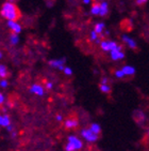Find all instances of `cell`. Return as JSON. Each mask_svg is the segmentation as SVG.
I'll list each match as a JSON object with an SVG mask.
<instances>
[{
  "label": "cell",
  "mask_w": 149,
  "mask_h": 151,
  "mask_svg": "<svg viewBox=\"0 0 149 151\" xmlns=\"http://www.w3.org/2000/svg\"><path fill=\"white\" fill-rule=\"evenodd\" d=\"M0 14L3 18H6L8 20H18L21 17V12H20L17 4H15L9 0L1 6Z\"/></svg>",
  "instance_id": "cell-1"
},
{
  "label": "cell",
  "mask_w": 149,
  "mask_h": 151,
  "mask_svg": "<svg viewBox=\"0 0 149 151\" xmlns=\"http://www.w3.org/2000/svg\"><path fill=\"white\" fill-rule=\"evenodd\" d=\"M82 142H81L78 137L76 136H69L68 137V142L67 145L65 146V150L66 151H76V150H80L82 148Z\"/></svg>",
  "instance_id": "cell-2"
},
{
  "label": "cell",
  "mask_w": 149,
  "mask_h": 151,
  "mask_svg": "<svg viewBox=\"0 0 149 151\" xmlns=\"http://www.w3.org/2000/svg\"><path fill=\"white\" fill-rule=\"evenodd\" d=\"M100 47L103 52H112L113 50L117 48L118 44L114 41H109V40H101L100 42Z\"/></svg>",
  "instance_id": "cell-3"
},
{
  "label": "cell",
  "mask_w": 149,
  "mask_h": 151,
  "mask_svg": "<svg viewBox=\"0 0 149 151\" xmlns=\"http://www.w3.org/2000/svg\"><path fill=\"white\" fill-rule=\"evenodd\" d=\"M81 134H82V136L89 142H94L98 139V135L95 134L91 129H84V130L81 131Z\"/></svg>",
  "instance_id": "cell-4"
},
{
  "label": "cell",
  "mask_w": 149,
  "mask_h": 151,
  "mask_svg": "<svg viewBox=\"0 0 149 151\" xmlns=\"http://www.w3.org/2000/svg\"><path fill=\"white\" fill-rule=\"evenodd\" d=\"M110 52H111V58L113 60H121V59H123V57H125V54H123V50H121V45H118L117 48H115V50H113Z\"/></svg>",
  "instance_id": "cell-5"
},
{
  "label": "cell",
  "mask_w": 149,
  "mask_h": 151,
  "mask_svg": "<svg viewBox=\"0 0 149 151\" xmlns=\"http://www.w3.org/2000/svg\"><path fill=\"white\" fill-rule=\"evenodd\" d=\"M65 58H62V59H55V60H50L49 61V65L52 68H55V69H59V70L63 71L65 65Z\"/></svg>",
  "instance_id": "cell-6"
},
{
  "label": "cell",
  "mask_w": 149,
  "mask_h": 151,
  "mask_svg": "<svg viewBox=\"0 0 149 151\" xmlns=\"http://www.w3.org/2000/svg\"><path fill=\"white\" fill-rule=\"evenodd\" d=\"M6 25L11 29V31L14 32V33H17L18 35V33L21 32V26L17 23V20H8Z\"/></svg>",
  "instance_id": "cell-7"
},
{
  "label": "cell",
  "mask_w": 149,
  "mask_h": 151,
  "mask_svg": "<svg viewBox=\"0 0 149 151\" xmlns=\"http://www.w3.org/2000/svg\"><path fill=\"white\" fill-rule=\"evenodd\" d=\"M30 92L34 93V94H36V96H44L45 91H44V87L42 86V85L34 84L33 86H31V88H30Z\"/></svg>",
  "instance_id": "cell-8"
},
{
  "label": "cell",
  "mask_w": 149,
  "mask_h": 151,
  "mask_svg": "<svg viewBox=\"0 0 149 151\" xmlns=\"http://www.w3.org/2000/svg\"><path fill=\"white\" fill-rule=\"evenodd\" d=\"M64 127H65L66 129H68V130L77 128V127H78V120H77V118L72 117V118H69V119L65 120V122H64Z\"/></svg>",
  "instance_id": "cell-9"
},
{
  "label": "cell",
  "mask_w": 149,
  "mask_h": 151,
  "mask_svg": "<svg viewBox=\"0 0 149 151\" xmlns=\"http://www.w3.org/2000/svg\"><path fill=\"white\" fill-rule=\"evenodd\" d=\"M108 13H109V4H108L106 0H103V1L100 2V13H99V16L104 17V16L108 15Z\"/></svg>",
  "instance_id": "cell-10"
},
{
  "label": "cell",
  "mask_w": 149,
  "mask_h": 151,
  "mask_svg": "<svg viewBox=\"0 0 149 151\" xmlns=\"http://www.w3.org/2000/svg\"><path fill=\"white\" fill-rule=\"evenodd\" d=\"M121 39H123V43H126L130 48H132V50H135V48H136V42H135L133 39H131L130 37H127V35H123Z\"/></svg>",
  "instance_id": "cell-11"
},
{
  "label": "cell",
  "mask_w": 149,
  "mask_h": 151,
  "mask_svg": "<svg viewBox=\"0 0 149 151\" xmlns=\"http://www.w3.org/2000/svg\"><path fill=\"white\" fill-rule=\"evenodd\" d=\"M99 13H100V2L95 1L91 6V14L95 15V16H99Z\"/></svg>",
  "instance_id": "cell-12"
},
{
  "label": "cell",
  "mask_w": 149,
  "mask_h": 151,
  "mask_svg": "<svg viewBox=\"0 0 149 151\" xmlns=\"http://www.w3.org/2000/svg\"><path fill=\"white\" fill-rule=\"evenodd\" d=\"M121 70L125 73V75H128V76L134 75V73H135V69L133 67H131V65H125Z\"/></svg>",
  "instance_id": "cell-13"
},
{
  "label": "cell",
  "mask_w": 149,
  "mask_h": 151,
  "mask_svg": "<svg viewBox=\"0 0 149 151\" xmlns=\"http://www.w3.org/2000/svg\"><path fill=\"white\" fill-rule=\"evenodd\" d=\"M0 125L2 127H8L10 125V118L6 115H0Z\"/></svg>",
  "instance_id": "cell-14"
},
{
  "label": "cell",
  "mask_w": 149,
  "mask_h": 151,
  "mask_svg": "<svg viewBox=\"0 0 149 151\" xmlns=\"http://www.w3.org/2000/svg\"><path fill=\"white\" fill-rule=\"evenodd\" d=\"M104 28H106V25H104V23H97L96 25H95L94 30L97 32L98 35H102V32H103V30H104Z\"/></svg>",
  "instance_id": "cell-15"
},
{
  "label": "cell",
  "mask_w": 149,
  "mask_h": 151,
  "mask_svg": "<svg viewBox=\"0 0 149 151\" xmlns=\"http://www.w3.org/2000/svg\"><path fill=\"white\" fill-rule=\"evenodd\" d=\"M9 75V72H8V68L3 64H0V77L1 78H6Z\"/></svg>",
  "instance_id": "cell-16"
},
{
  "label": "cell",
  "mask_w": 149,
  "mask_h": 151,
  "mask_svg": "<svg viewBox=\"0 0 149 151\" xmlns=\"http://www.w3.org/2000/svg\"><path fill=\"white\" fill-rule=\"evenodd\" d=\"M18 41H19V38H18L17 33H14V32H12L11 35H10V42H11L12 45H16V44L18 43Z\"/></svg>",
  "instance_id": "cell-17"
},
{
  "label": "cell",
  "mask_w": 149,
  "mask_h": 151,
  "mask_svg": "<svg viewBox=\"0 0 149 151\" xmlns=\"http://www.w3.org/2000/svg\"><path fill=\"white\" fill-rule=\"evenodd\" d=\"M99 88H100L101 92H103V93H110L111 92V87H110L108 84H100Z\"/></svg>",
  "instance_id": "cell-18"
},
{
  "label": "cell",
  "mask_w": 149,
  "mask_h": 151,
  "mask_svg": "<svg viewBox=\"0 0 149 151\" xmlns=\"http://www.w3.org/2000/svg\"><path fill=\"white\" fill-rule=\"evenodd\" d=\"M89 129H91V130H92L95 134H97V135H99V134H100V132H101L100 127H99V124H97V123H93Z\"/></svg>",
  "instance_id": "cell-19"
},
{
  "label": "cell",
  "mask_w": 149,
  "mask_h": 151,
  "mask_svg": "<svg viewBox=\"0 0 149 151\" xmlns=\"http://www.w3.org/2000/svg\"><path fill=\"white\" fill-rule=\"evenodd\" d=\"M115 76L117 77V78H123V77H125V73L123 72V70H117L115 71Z\"/></svg>",
  "instance_id": "cell-20"
},
{
  "label": "cell",
  "mask_w": 149,
  "mask_h": 151,
  "mask_svg": "<svg viewBox=\"0 0 149 151\" xmlns=\"http://www.w3.org/2000/svg\"><path fill=\"white\" fill-rule=\"evenodd\" d=\"M91 39H92L93 41H97L98 39H99V35H98L95 30H93V31L91 32Z\"/></svg>",
  "instance_id": "cell-21"
},
{
  "label": "cell",
  "mask_w": 149,
  "mask_h": 151,
  "mask_svg": "<svg viewBox=\"0 0 149 151\" xmlns=\"http://www.w3.org/2000/svg\"><path fill=\"white\" fill-rule=\"evenodd\" d=\"M63 72L65 73L66 75H68V76H70L72 74V70L70 69V68H68V67H65V68H64Z\"/></svg>",
  "instance_id": "cell-22"
},
{
  "label": "cell",
  "mask_w": 149,
  "mask_h": 151,
  "mask_svg": "<svg viewBox=\"0 0 149 151\" xmlns=\"http://www.w3.org/2000/svg\"><path fill=\"white\" fill-rule=\"evenodd\" d=\"M8 85H9V83H8V81H6V79H4V78L0 81V87H1V88H6V87H8Z\"/></svg>",
  "instance_id": "cell-23"
},
{
  "label": "cell",
  "mask_w": 149,
  "mask_h": 151,
  "mask_svg": "<svg viewBox=\"0 0 149 151\" xmlns=\"http://www.w3.org/2000/svg\"><path fill=\"white\" fill-rule=\"evenodd\" d=\"M52 87H53V85H52L51 81H47L46 83V88L48 89V90H50V89H52Z\"/></svg>",
  "instance_id": "cell-24"
},
{
  "label": "cell",
  "mask_w": 149,
  "mask_h": 151,
  "mask_svg": "<svg viewBox=\"0 0 149 151\" xmlns=\"http://www.w3.org/2000/svg\"><path fill=\"white\" fill-rule=\"evenodd\" d=\"M147 0H136V3H138V6H142V4H144V3H146Z\"/></svg>",
  "instance_id": "cell-25"
},
{
  "label": "cell",
  "mask_w": 149,
  "mask_h": 151,
  "mask_svg": "<svg viewBox=\"0 0 149 151\" xmlns=\"http://www.w3.org/2000/svg\"><path fill=\"white\" fill-rule=\"evenodd\" d=\"M3 102H4V96H3L2 93L0 92V105H2Z\"/></svg>",
  "instance_id": "cell-26"
},
{
  "label": "cell",
  "mask_w": 149,
  "mask_h": 151,
  "mask_svg": "<svg viewBox=\"0 0 149 151\" xmlns=\"http://www.w3.org/2000/svg\"><path fill=\"white\" fill-rule=\"evenodd\" d=\"M108 78H106V77H103L102 79H101V84H108Z\"/></svg>",
  "instance_id": "cell-27"
},
{
  "label": "cell",
  "mask_w": 149,
  "mask_h": 151,
  "mask_svg": "<svg viewBox=\"0 0 149 151\" xmlns=\"http://www.w3.org/2000/svg\"><path fill=\"white\" fill-rule=\"evenodd\" d=\"M6 128H8V131H9V132H12V130H13V127H12L11 124H10V125H8V127H6Z\"/></svg>",
  "instance_id": "cell-28"
},
{
  "label": "cell",
  "mask_w": 149,
  "mask_h": 151,
  "mask_svg": "<svg viewBox=\"0 0 149 151\" xmlns=\"http://www.w3.org/2000/svg\"><path fill=\"white\" fill-rule=\"evenodd\" d=\"M83 1V3H85V4H89V3L92 2V0H82Z\"/></svg>",
  "instance_id": "cell-29"
},
{
  "label": "cell",
  "mask_w": 149,
  "mask_h": 151,
  "mask_svg": "<svg viewBox=\"0 0 149 151\" xmlns=\"http://www.w3.org/2000/svg\"><path fill=\"white\" fill-rule=\"evenodd\" d=\"M57 121H61V120H62V116H61V115H57Z\"/></svg>",
  "instance_id": "cell-30"
},
{
  "label": "cell",
  "mask_w": 149,
  "mask_h": 151,
  "mask_svg": "<svg viewBox=\"0 0 149 151\" xmlns=\"http://www.w3.org/2000/svg\"><path fill=\"white\" fill-rule=\"evenodd\" d=\"M2 52H0V59H2Z\"/></svg>",
  "instance_id": "cell-31"
},
{
  "label": "cell",
  "mask_w": 149,
  "mask_h": 151,
  "mask_svg": "<svg viewBox=\"0 0 149 151\" xmlns=\"http://www.w3.org/2000/svg\"><path fill=\"white\" fill-rule=\"evenodd\" d=\"M9 1H16V0H9Z\"/></svg>",
  "instance_id": "cell-32"
},
{
  "label": "cell",
  "mask_w": 149,
  "mask_h": 151,
  "mask_svg": "<svg viewBox=\"0 0 149 151\" xmlns=\"http://www.w3.org/2000/svg\"><path fill=\"white\" fill-rule=\"evenodd\" d=\"M148 136H149V131H148Z\"/></svg>",
  "instance_id": "cell-33"
}]
</instances>
